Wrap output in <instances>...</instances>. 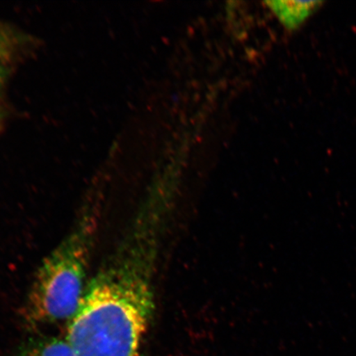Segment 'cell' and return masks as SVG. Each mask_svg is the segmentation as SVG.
Listing matches in <instances>:
<instances>
[{"label":"cell","mask_w":356,"mask_h":356,"mask_svg":"<svg viewBox=\"0 0 356 356\" xmlns=\"http://www.w3.org/2000/svg\"><path fill=\"white\" fill-rule=\"evenodd\" d=\"M282 24L289 30L296 29L322 6L321 1L267 2Z\"/></svg>","instance_id":"3"},{"label":"cell","mask_w":356,"mask_h":356,"mask_svg":"<svg viewBox=\"0 0 356 356\" xmlns=\"http://www.w3.org/2000/svg\"><path fill=\"white\" fill-rule=\"evenodd\" d=\"M97 225L95 206H88L73 230L40 266L25 304L29 323L69 322L74 317L87 286Z\"/></svg>","instance_id":"2"},{"label":"cell","mask_w":356,"mask_h":356,"mask_svg":"<svg viewBox=\"0 0 356 356\" xmlns=\"http://www.w3.org/2000/svg\"><path fill=\"white\" fill-rule=\"evenodd\" d=\"M139 225L87 284L67 341L140 348L154 307V237L148 219Z\"/></svg>","instance_id":"1"},{"label":"cell","mask_w":356,"mask_h":356,"mask_svg":"<svg viewBox=\"0 0 356 356\" xmlns=\"http://www.w3.org/2000/svg\"><path fill=\"white\" fill-rule=\"evenodd\" d=\"M15 39L6 29L0 28V65L12 54Z\"/></svg>","instance_id":"5"},{"label":"cell","mask_w":356,"mask_h":356,"mask_svg":"<svg viewBox=\"0 0 356 356\" xmlns=\"http://www.w3.org/2000/svg\"><path fill=\"white\" fill-rule=\"evenodd\" d=\"M6 78V70L2 65H0V88L2 87L4 79Z\"/></svg>","instance_id":"6"},{"label":"cell","mask_w":356,"mask_h":356,"mask_svg":"<svg viewBox=\"0 0 356 356\" xmlns=\"http://www.w3.org/2000/svg\"><path fill=\"white\" fill-rule=\"evenodd\" d=\"M19 356H75L65 338H38L25 346Z\"/></svg>","instance_id":"4"}]
</instances>
